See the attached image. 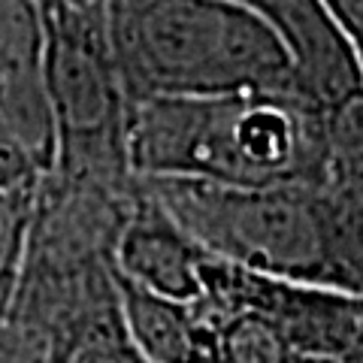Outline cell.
<instances>
[{"label": "cell", "mask_w": 363, "mask_h": 363, "mask_svg": "<svg viewBox=\"0 0 363 363\" xmlns=\"http://www.w3.org/2000/svg\"><path fill=\"white\" fill-rule=\"evenodd\" d=\"M33 188H37V179L25 185L0 188V309H6L13 297L18 267L25 257L33 215Z\"/></svg>", "instance_id": "cell-10"}, {"label": "cell", "mask_w": 363, "mask_h": 363, "mask_svg": "<svg viewBox=\"0 0 363 363\" xmlns=\"http://www.w3.org/2000/svg\"><path fill=\"white\" fill-rule=\"evenodd\" d=\"M291 363H348L342 357H333V354H312V351H294Z\"/></svg>", "instance_id": "cell-15"}, {"label": "cell", "mask_w": 363, "mask_h": 363, "mask_svg": "<svg viewBox=\"0 0 363 363\" xmlns=\"http://www.w3.org/2000/svg\"><path fill=\"white\" fill-rule=\"evenodd\" d=\"M43 64L49 91L55 157L45 173L124 185L128 164V97L104 28V6L79 9L40 0Z\"/></svg>", "instance_id": "cell-4"}, {"label": "cell", "mask_w": 363, "mask_h": 363, "mask_svg": "<svg viewBox=\"0 0 363 363\" xmlns=\"http://www.w3.org/2000/svg\"><path fill=\"white\" fill-rule=\"evenodd\" d=\"M133 176L212 185H318L330 167V109L288 91L152 97L128 109Z\"/></svg>", "instance_id": "cell-1"}, {"label": "cell", "mask_w": 363, "mask_h": 363, "mask_svg": "<svg viewBox=\"0 0 363 363\" xmlns=\"http://www.w3.org/2000/svg\"><path fill=\"white\" fill-rule=\"evenodd\" d=\"M294 351L267 321L255 315H227L218 321L215 363H291Z\"/></svg>", "instance_id": "cell-11"}, {"label": "cell", "mask_w": 363, "mask_h": 363, "mask_svg": "<svg viewBox=\"0 0 363 363\" xmlns=\"http://www.w3.org/2000/svg\"><path fill=\"white\" fill-rule=\"evenodd\" d=\"M104 28L128 106L233 91L297 94L285 45L242 0H104Z\"/></svg>", "instance_id": "cell-3"}, {"label": "cell", "mask_w": 363, "mask_h": 363, "mask_svg": "<svg viewBox=\"0 0 363 363\" xmlns=\"http://www.w3.org/2000/svg\"><path fill=\"white\" fill-rule=\"evenodd\" d=\"M206 260L209 255L136 182V203L112 248L116 276L164 297L194 303L203 294Z\"/></svg>", "instance_id": "cell-8"}, {"label": "cell", "mask_w": 363, "mask_h": 363, "mask_svg": "<svg viewBox=\"0 0 363 363\" xmlns=\"http://www.w3.org/2000/svg\"><path fill=\"white\" fill-rule=\"evenodd\" d=\"M203 252L267 276L363 294V179L236 188L136 176Z\"/></svg>", "instance_id": "cell-2"}, {"label": "cell", "mask_w": 363, "mask_h": 363, "mask_svg": "<svg viewBox=\"0 0 363 363\" xmlns=\"http://www.w3.org/2000/svg\"><path fill=\"white\" fill-rule=\"evenodd\" d=\"M33 179H37V173L30 169L25 155L16 149V143L9 140V133L0 124V188L25 185V182H33Z\"/></svg>", "instance_id": "cell-13"}, {"label": "cell", "mask_w": 363, "mask_h": 363, "mask_svg": "<svg viewBox=\"0 0 363 363\" xmlns=\"http://www.w3.org/2000/svg\"><path fill=\"white\" fill-rule=\"evenodd\" d=\"M0 124L33 173L43 176L55 157V128L40 0H0Z\"/></svg>", "instance_id": "cell-7"}, {"label": "cell", "mask_w": 363, "mask_h": 363, "mask_svg": "<svg viewBox=\"0 0 363 363\" xmlns=\"http://www.w3.org/2000/svg\"><path fill=\"white\" fill-rule=\"evenodd\" d=\"M285 45L297 94L321 109L360 97L363 49L324 0H242Z\"/></svg>", "instance_id": "cell-6"}, {"label": "cell", "mask_w": 363, "mask_h": 363, "mask_svg": "<svg viewBox=\"0 0 363 363\" xmlns=\"http://www.w3.org/2000/svg\"><path fill=\"white\" fill-rule=\"evenodd\" d=\"M116 288L124 336L145 363H215L218 324L197 300L164 297L121 276Z\"/></svg>", "instance_id": "cell-9"}, {"label": "cell", "mask_w": 363, "mask_h": 363, "mask_svg": "<svg viewBox=\"0 0 363 363\" xmlns=\"http://www.w3.org/2000/svg\"><path fill=\"white\" fill-rule=\"evenodd\" d=\"M67 363H145V360L130 348L128 336H124V327L116 324L109 330L88 336Z\"/></svg>", "instance_id": "cell-12"}, {"label": "cell", "mask_w": 363, "mask_h": 363, "mask_svg": "<svg viewBox=\"0 0 363 363\" xmlns=\"http://www.w3.org/2000/svg\"><path fill=\"white\" fill-rule=\"evenodd\" d=\"M197 303L215 318V324L227 315L245 312L267 321L291 351L333 354L360 363L363 294L267 276L209 255Z\"/></svg>", "instance_id": "cell-5"}, {"label": "cell", "mask_w": 363, "mask_h": 363, "mask_svg": "<svg viewBox=\"0 0 363 363\" xmlns=\"http://www.w3.org/2000/svg\"><path fill=\"white\" fill-rule=\"evenodd\" d=\"M330 6L336 21L345 28V33L357 45L363 43V0H324Z\"/></svg>", "instance_id": "cell-14"}]
</instances>
